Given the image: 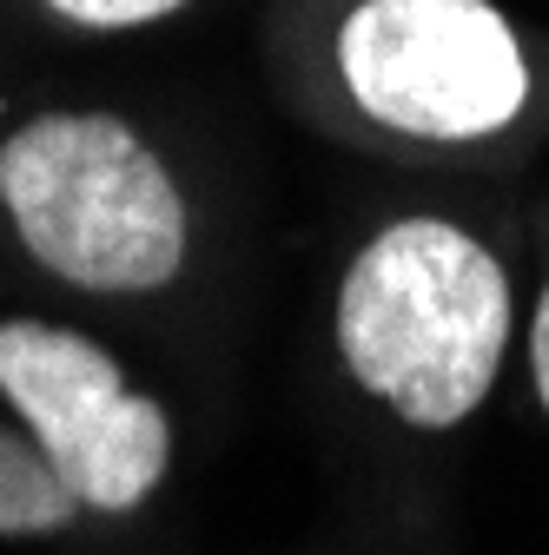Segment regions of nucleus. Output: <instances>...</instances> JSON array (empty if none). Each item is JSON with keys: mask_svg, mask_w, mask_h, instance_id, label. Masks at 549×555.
Wrapping results in <instances>:
<instances>
[{"mask_svg": "<svg viewBox=\"0 0 549 555\" xmlns=\"http://www.w3.org/2000/svg\"><path fill=\"white\" fill-rule=\"evenodd\" d=\"M510 344V278L470 232L397 219L337 292V351L404 424L450 430L490 397Z\"/></svg>", "mask_w": 549, "mask_h": 555, "instance_id": "f257e3e1", "label": "nucleus"}, {"mask_svg": "<svg viewBox=\"0 0 549 555\" xmlns=\"http://www.w3.org/2000/svg\"><path fill=\"white\" fill-rule=\"evenodd\" d=\"M21 245L80 292H159L186 264V198L113 113H47L0 146Z\"/></svg>", "mask_w": 549, "mask_h": 555, "instance_id": "f03ea898", "label": "nucleus"}, {"mask_svg": "<svg viewBox=\"0 0 549 555\" xmlns=\"http://www.w3.org/2000/svg\"><path fill=\"white\" fill-rule=\"evenodd\" d=\"M352 100L410 139H484L529 100V66L490 0H358L337 27Z\"/></svg>", "mask_w": 549, "mask_h": 555, "instance_id": "7ed1b4c3", "label": "nucleus"}, {"mask_svg": "<svg viewBox=\"0 0 549 555\" xmlns=\"http://www.w3.org/2000/svg\"><path fill=\"white\" fill-rule=\"evenodd\" d=\"M0 390L87 509L126 516L159 490L173 456L166 410L132 397L100 344L34 318L0 324Z\"/></svg>", "mask_w": 549, "mask_h": 555, "instance_id": "20e7f679", "label": "nucleus"}, {"mask_svg": "<svg viewBox=\"0 0 549 555\" xmlns=\"http://www.w3.org/2000/svg\"><path fill=\"white\" fill-rule=\"evenodd\" d=\"M80 509L87 503L60 482V469L34 437L0 430V535H53Z\"/></svg>", "mask_w": 549, "mask_h": 555, "instance_id": "39448f33", "label": "nucleus"}, {"mask_svg": "<svg viewBox=\"0 0 549 555\" xmlns=\"http://www.w3.org/2000/svg\"><path fill=\"white\" fill-rule=\"evenodd\" d=\"M40 8L60 14V21H74V27H100V34H113V27H153V21L179 14L186 0H40Z\"/></svg>", "mask_w": 549, "mask_h": 555, "instance_id": "423d86ee", "label": "nucleus"}, {"mask_svg": "<svg viewBox=\"0 0 549 555\" xmlns=\"http://www.w3.org/2000/svg\"><path fill=\"white\" fill-rule=\"evenodd\" d=\"M529 358H536V390H542V410H549V292L536 305V331H529Z\"/></svg>", "mask_w": 549, "mask_h": 555, "instance_id": "0eeeda50", "label": "nucleus"}]
</instances>
